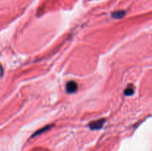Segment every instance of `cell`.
<instances>
[{"label": "cell", "instance_id": "5", "mask_svg": "<svg viewBox=\"0 0 152 151\" xmlns=\"http://www.w3.org/2000/svg\"><path fill=\"white\" fill-rule=\"evenodd\" d=\"M2 74H3V68H2V66L0 65V76H1Z\"/></svg>", "mask_w": 152, "mask_h": 151}, {"label": "cell", "instance_id": "3", "mask_svg": "<svg viewBox=\"0 0 152 151\" xmlns=\"http://www.w3.org/2000/svg\"><path fill=\"white\" fill-rule=\"evenodd\" d=\"M125 14H126V13L123 10H118V11L114 12L111 14V16L114 19H121V18L124 17Z\"/></svg>", "mask_w": 152, "mask_h": 151}, {"label": "cell", "instance_id": "1", "mask_svg": "<svg viewBox=\"0 0 152 151\" xmlns=\"http://www.w3.org/2000/svg\"><path fill=\"white\" fill-rule=\"evenodd\" d=\"M104 123H105V119L96 120V121L91 122L90 124H89V127L91 130H99L103 126Z\"/></svg>", "mask_w": 152, "mask_h": 151}, {"label": "cell", "instance_id": "2", "mask_svg": "<svg viewBox=\"0 0 152 151\" xmlns=\"http://www.w3.org/2000/svg\"><path fill=\"white\" fill-rule=\"evenodd\" d=\"M77 84L74 81H68L66 84L67 92L69 93H74L77 90Z\"/></svg>", "mask_w": 152, "mask_h": 151}, {"label": "cell", "instance_id": "4", "mask_svg": "<svg viewBox=\"0 0 152 151\" xmlns=\"http://www.w3.org/2000/svg\"><path fill=\"white\" fill-rule=\"evenodd\" d=\"M134 93V89L130 88V87H128L126 90H125V94L126 96H131Z\"/></svg>", "mask_w": 152, "mask_h": 151}]
</instances>
